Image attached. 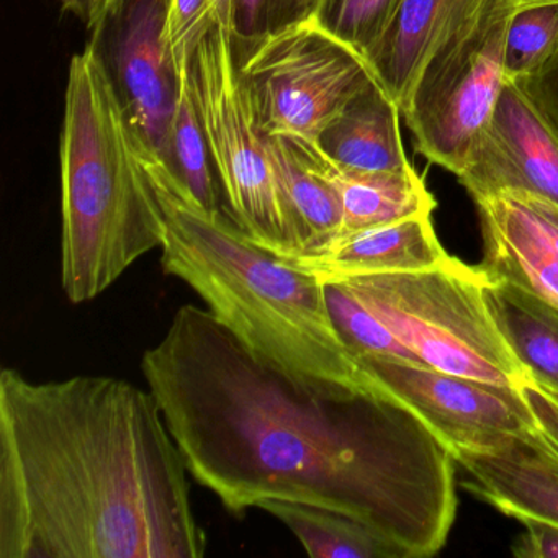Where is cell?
I'll return each instance as SVG.
<instances>
[{"label": "cell", "instance_id": "4fadbf2b", "mask_svg": "<svg viewBox=\"0 0 558 558\" xmlns=\"http://www.w3.org/2000/svg\"><path fill=\"white\" fill-rule=\"evenodd\" d=\"M486 0H403L390 25L364 53L374 80L403 109L421 71Z\"/></svg>", "mask_w": 558, "mask_h": 558}, {"label": "cell", "instance_id": "d4e9b609", "mask_svg": "<svg viewBox=\"0 0 558 558\" xmlns=\"http://www.w3.org/2000/svg\"><path fill=\"white\" fill-rule=\"evenodd\" d=\"M403 0H323L315 21L364 57L390 25Z\"/></svg>", "mask_w": 558, "mask_h": 558}, {"label": "cell", "instance_id": "7a4b0ae2", "mask_svg": "<svg viewBox=\"0 0 558 558\" xmlns=\"http://www.w3.org/2000/svg\"><path fill=\"white\" fill-rule=\"evenodd\" d=\"M189 475L149 388L0 372V558H202Z\"/></svg>", "mask_w": 558, "mask_h": 558}, {"label": "cell", "instance_id": "9c48e42d", "mask_svg": "<svg viewBox=\"0 0 558 558\" xmlns=\"http://www.w3.org/2000/svg\"><path fill=\"white\" fill-rule=\"evenodd\" d=\"M172 0H110L86 48L106 74L142 158L165 165L182 89L171 44Z\"/></svg>", "mask_w": 558, "mask_h": 558}, {"label": "cell", "instance_id": "5b68a950", "mask_svg": "<svg viewBox=\"0 0 558 558\" xmlns=\"http://www.w3.org/2000/svg\"><path fill=\"white\" fill-rule=\"evenodd\" d=\"M319 277L338 280L424 365L505 387L524 377L486 305L480 266L452 257L416 272Z\"/></svg>", "mask_w": 558, "mask_h": 558}, {"label": "cell", "instance_id": "52a82bcc", "mask_svg": "<svg viewBox=\"0 0 558 558\" xmlns=\"http://www.w3.org/2000/svg\"><path fill=\"white\" fill-rule=\"evenodd\" d=\"M514 0H486L421 71L401 116L417 153L459 175L506 83Z\"/></svg>", "mask_w": 558, "mask_h": 558}, {"label": "cell", "instance_id": "e0dca14e", "mask_svg": "<svg viewBox=\"0 0 558 558\" xmlns=\"http://www.w3.org/2000/svg\"><path fill=\"white\" fill-rule=\"evenodd\" d=\"M269 151L299 230V256H305L341 233V197L329 174L328 159L315 142L302 136H269Z\"/></svg>", "mask_w": 558, "mask_h": 558}, {"label": "cell", "instance_id": "30bf717a", "mask_svg": "<svg viewBox=\"0 0 558 558\" xmlns=\"http://www.w3.org/2000/svg\"><path fill=\"white\" fill-rule=\"evenodd\" d=\"M365 377L413 411L450 450H486L537 430L519 388L436 371L404 359H359Z\"/></svg>", "mask_w": 558, "mask_h": 558}, {"label": "cell", "instance_id": "1f68e13d", "mask_svg": "<svg viewBox=\"0 0 558 558\" xmlns=\"http://www.w3.org/2000/svg\"><path fill=\"white\" fill-rule=\"evenodd\" d=\"M214 2L215 17L227 27L228 11H230V0H211Z\"/></svg>", "mask_w": 558, "mask_h": 558}, {"label": "cell", "instance_id": "3957f363", "mask_svg": "<svg viewBox=\"0 0 558 558\" xmlns=\"http://www.w3.org/2000/svg\"><path fill=\"white\" fill-rule=\"evenodd\" d=\"M143 159V158H142ZM165 215L161 264L256 355L319 393L374 388L336 328L323 280L251 241L223 214H207L143 159Z\"/></svg>", "mask_w": 558, "mask_h": 558}, {"label": "cell", "instance_id": "8fae6325", "mask_svg": "<svg viewBox=\"0 0 558 558\" xmlns=\"http://www.w3.org/2000/svg\"><path fill=\"white\" fill-rule=\"evenodd\" d=\"M457 179L473 201L518 192L558 205V130L514 80L506 77Z\"/></svg>", "mask_w": 558, "mask_h": 558}, {"label": "cell", "instance_id": "83f0119b", "mask_svg": "<svg viewBox=\"0 0 558 558\" xmlns=\"http://www.w3.org/2000/svg\"><path fill=\"white\" fill-rule=\"evenodd\" d=\"M515 83L558 130V48L534 74Z\"/></svg>", "mask_w": 558, "mask_h": 558}, {"label": "cell", "instance_id": "2e32d148", "mask_svg": "<svg viewBox=\"0 0 558 558\" xmlns=\"http://www.w3.org/2000/svg\"><path fill=\"white\" fill-rule=\"evenodd\" d=\"M400 107L372 81L316 138L336 166L361 172H410L400 130Z\"/></svg>", "mask_w": 558, "mask_h": 558}, {"label": "cell", "instance_id": "ac0fdd59", "mask_svg": "<svg viewBox=\"0 0 558 558\" xmlns=\"http://www.w3.org/2000/svg\"><path fill=\"white\" fill-rule=\"evenodd\" d=\"M485 300L525 375L558 391V306L492 276L485 283Z\"/></svg>", "mask_w": 558, "mask_h": 558}, {"label": "cell", "instance_id": "44dd1931", "mask_svg": "<svg viewBox=\"0 0 558 558\" xmlns=\"http://www.w3.org/2000/svg\"><path fill=\"white\" fill-rule=\"evenodd\" d=\"M162 168L168 171L174 187L192 204L207 214H221L218 202L217 174L210 148L191 87L182 71V89L169 132L168 153Z\"/></svg>", "mask_w": 558, "mask_h": 558}, {"label": "cell", "instance_id": "6da1fadb", "mask_svg": "<svg viewBox=\"0 0 558 558\" xmlns=\"http://www.w3.org/2000/svg\"><path fill=\"white\" fill-rule=\"evenodd\" d=\"M142 372L192 478L231 514L287 499L365 522L403 558L446 545L456 459L380 388L299 387L191 303L143 354Z\"/></svg>", "mask_w": 558, "mask_h": 558}, {"label": "cell", "instance_id": "8992f818", "mask_svg": "<svg viewBox=\"0 0 558 558\" xmlns=\"http://www.w3.org/2000/svg\"><path fill=\"white\" fill-rule=\"evenodd\" d=\"M215 174L233 223L280 257L302 253L292 210L277 181L269 136L260 130L228 28L211 17L182 61Z\"/></svg>", "mask_w": 558, "mask_h": 558}, {"label": "cell", "instance_id": "277c9868", "mask_svg": "<svg viewBox=\"0 0 558 558\" xmlns=\"http://www.w3.org/2000/svg\"><path fill=\"white\" fill-rule=\"evenodd\" d=\"M61 286L86 303L165 243V215L132 129L87 48L74 54L61 132Z\"/></svg>", "mask_w": 558, "mask_h": 558}, {"label": "cell", "instance_id": "836d02e7", "mask_svg": "<svg viewBox=\"0 0 558 558\" xmlns=\"http://www.w3.org/2000/svg\"><path fill=\"white\" fill-rule=\"evenodd\" d=\"M110 0H102V5H100V11H102L104 8H106L107 4H109ZM100 14V12H99ZM99 17V15H97Z\"/></svg>", "mask_w": 558, "mask_h": 558}, {"label": "cell", "instance_id": "d6a6232c", "mask_svg": "<svg viewBox=\"0 0 558 558\" xmlns=\"http://www.w3.org/2000/svg\"><path fill=\"white\" fill-rule=\"evenodd\" d=\"M518 8H524V5L532 4H545V2H558V0H514Z\"/></svg>", "mask_w": 558, "mask_h": 558}, {"label": "cell", "instance_id": "4dcf8cb0", "mask_svg": "<svg viewBox=\"0 0 558 558\" xmlns=\"http://www.w3.org/2000/svg\"><path fill=\"white\" fill-rule=\"evenodd\" d=\"M60 4L63 5L64 11L76 15L89 28L99 15L102 0H60Z\"/></svg>", "mask_w": 558, "mask_h": 558}, {"label": "cell", "instance_id": "f546056e", "mask_svg": "<svg viewBox=\"0 0 558 558\" xmlns=\"http://www.w3.org/2000/svg\"><path fill=\"white\" fill-rule=\"evenodd\" d=\"M509 194H514L518 197L519 204L524 208L529 218L537 225L548 243L558 251V205L544 201V198L534 197V195L518 194V192H509Z\"/></svg>", "mask_w": 558, "mask_h": 558}, {"label": "cell", "instance_id": "603a6c76", "mask_svg": "<svg viewBox=\"0 0 558 558\" xmlns=\"http://www.w3.org/2000/svg\"><path fill=\"white\" fill-rule=\"evenodd\" d=\"M319 279L325 283L326 299H328L329 312L335 319L336 328L357 361L368 355H377V357L404 359V361L424 365L338 280L331 277H319Z\"/></svg>", "mask_w": 558, "mask_h": 558}, {"label": "cell", "instance_id": "7402d4cb", "mask_svg": "<svg viewBox=\"0 0 558 558\" xmlns=\"http://www.w3.org/2000/svg\"><path fill=\"white\" fill-rule=\"evenodd\" d=\"M323 0H230L228 34L236 58L269 38L315 21Z\"/></svg>", "mask_w": 558, "mask_h": 558}, {"label": "cell", "instance_id": "9a60e30c", "mask_svg": "<svg viewBox=\"0 0 558 558\" xmlns=\"http://www.w3.org/2000/svg\"><path fill=\"white\" fill-rule=\"evenodd\" d=\"M488 276L514 283L558 306V251L509 192L475 201Z\"/></svg>", "mask_w": 558, "mask_h": 558}, {"label": "cell", "instance_id": "7c38bea8", "mask_svg": "<svg viewBox=\"0 0 558 558\" xmlns=\"http://www.w3.org/2000/svg\"><path fill=\"white\" fill-rule=\"evenodd\" d=\"M453 459L469 475L463 488L476 498L515 521L558 525V456L537 430Z\"/></svg>", "mask_w": 558, "mask_h": 558}, {"label": "cell", "instance_id": "ba28073f", "mask_svg": "<svg viewBox=\"0 0 558 558\" xmlns=\"http://www.w3.org/2000/svg\"><path fill=\"white\" fill-rule=\"evenodd\" d=\"M267 136L316 142L326 125L374 81L364 57L316 21L290 28L238 58Z\"/></svg>", "mask_w": 558, "mask_h": 558}, {"label": "cell", "instance_id": "cb8c5ba5", "mask_svg": "<svg viewBox=\"0 0 558 558\" xmlns=\"http://www.w3.org/2000/svg\"><path fill=\"white\" fill-rule=\"evenodd\" d=\"M557 48L558 2L515 9L506 38V77L518 81L531 76Z\"/></svg>", "mask_w": 558, "mask_h": 558}, {"label": "cell", "instance_id": "5bb4252c", "mask_svg": "<svg viewBox=\"0 0 558 558\" xmlns=\"http://www.w3.org/2000/svg\"><path fill=\"white\" fill-rule=\"evenodd\" d=\"M316 276L416 272L452 259L434 230L430 214L339 234L305 256L286 257Z\"/></svg>", "mask_w": 558, "mask_h": 558}, {"label": "cell", "instance_id": "ffe728a7", "mask_svg": "<svg viewBox=\"0 0 558 558\" xmlns=\"http://www.w3.org/2000/svg\"><path fill=\"white\" fill-rule=\"evenodd\" d=\"M257 508L279 519L313 558H403L377 531L344 512L267 498Z\"/></svg>", "mask_w": 558, "mask_h": 558}, {"label": "cell", "instance_id": "d6986e66", "mask_svg": "<svg viewBox=\"0 0 558 558\" xmlns=\"http://www.w3.org/2000/svg\"><path fill=\"white\" fill-rule=\"evenodd\" d=\"M328 171L341 197L339 234L381 227L416 215H433L437 205L416 169L410 172L349 171L328 159Z\"/></svg>", "mask_w": 558, "mask_h": 558}, {"label": "cell", "instance_id": "4316f807", "mask_svg": "<svg viewBox=\"0 0 558 558\" xmlns=\"http://www.w3.org/2000/svg\"><path fill=\"white\" fill-rule=\"evenodd\" d=\"M518 388L534 414L538 436L558 456V391L537 384L525 374Z\"/></svg>", "mask_w": 558, "mask_h": 558}, {"label": "cell", "instance_id": "484cf974", "mask_svg": "<svg viewBox=\"0 0 558 558\" xmlns=\"http://www.w3.org/2000/svg\"><path fill=\"white\" fill-rule=\"evenodd\" d=\"M211 17H215L211 0H172L171 44L179 64Z\"/></svg>", "mask_w": 558, "mask_h": 558}, {"label": "cell", "instance_id": "f1b7e54d", "mask_svg": "<svg viewBox=\"0 0 558 558\" xmlns=\"http://www.w3.org/2000/svg\"><path fill=\"white\" fill-rule=\"evenodd\" d=\"M524 534L512 545L519 558H558V525L542 521H522Z\"/></svg>", "mask_w": 558, "mask_h": 558}]
</instances>
